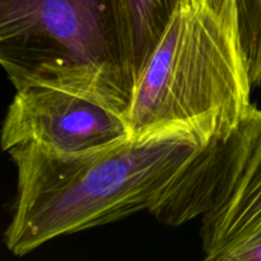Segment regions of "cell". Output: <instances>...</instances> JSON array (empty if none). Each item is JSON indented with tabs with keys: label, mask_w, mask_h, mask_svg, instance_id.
<instances>
[{
	"label": "cell",
	"mask_w": 261,
	"mask_h": 261,
	"mask_svg": "<svg viewBox=\"0 0 261 261\" xmlns=\"http://www.w3.org/2000/svg\"><path fill=\"white\" fill-rule=\"evenodd\" d=\"M116 2L0 0V61L9 81L47 61L121 66Z\"/></svg>",
	"instance_id": "obj_5"
},
{
	"label": "cell",
	"mask_w": 261,
	"mask_h": 261,
	"mask_svg": "<svg viewBox=\"0 0 261 261\" xmlns=\"http://www.w3.org/2000/svg\"><path fill=\"white\" fill-rule=\"evenodd\" d=\"M247 54L250 58L251 66V79L254 87L261 86V0H259L256 19H255L254 30L251 37L247 43Z\"/></svg>",
	"instance_id": "obj_7"
},
{
	"label": "cell",
	"mask_w": 261,
	"mask_h": 261,
	"mask_svg": "<svg viewBox=\"0 0 261 261\" xmlns=\"http://www.w3.org/2000/svg\"><path fill=\"white\" fill-rule=\"evenodd\" d=\"M240 12H241V27L244 36L245 47H247L252 30H254L255 19H256L259 0H239Z\"/></svg>",
	"instance_id": "obj_9"
},
{
	"label": "cell",
	"mask_w": 261,
	"mask_h": 261,
	"mask_svg": "<svg viewBox=\"0 0 261 261\" xmlns=\"http://www.w3.org/2000/svg\"><path fill=\"white\" fill-rule=\"evenodd\" d=\"M213 140L206 130L176 124L82 152L35 144L8 150L17 189L5 246L23 256L58 237L152 213Z\"/></svg>",
	"instance_id": "obj_1"
},
{
	"label": "cell",
	"mask_w": 261,
	"mask_h": 261,
	"mask_svg": "<svg viewBox=\"0 0 261 261\" xmlns=\"http://www.w3.org/2000/svg\"><path fill=\"white\" fill-rule=\"evenodd\" d=\"M12 83L4 152L23 144L82 152L132 138L127 116L134 82L117 64L47 61Z\"/></svg>",
	"instance_id": "obj_3"
},
{
	"label": "cell",
	"mask_w": 261,
	"mask_h": 261,
	"mask_svg": "<svg viewBox=\"0 0 261 261\" xmlns=\"http://www.w3.org/2000/svg\"><path fill=\"white\" fill-rule=\"evenodd\" d=\"M252 88L239 0H180L133 87L130 135L188 124L226 140Z\"/></svg>",
	"instance_id": "obj_2"
},
{
	"label": "cell",
	"mask_w": 261,
	"mask_h": 261,
	"mask_svg": "<svg viewBox=\"0 0 261 261\" xmlns=\"http://www.w3.org/2000/svg\"><path fill=\"white\" fill-rule=\"evenodd\" d=\"M180 226L201 216L204 259L221 261L261 228V109L254 105L226 140H213L195 160L168 204Z\"/></svg>",
	"instance_id": "obj_4"
},
{
	"label": "cell",
	"mask_w": 261,
	"mask_h": 261,
	"mask_svg": "<svg viewBox=\"0 0 261 261\" xmlns=\"http://www.w3.org/2000/svg\"><path fill=\"white\" fill-rule=\"evenodd\" d=\"M180 0H117L115 33L120 64L137 81Z\"/></svg>",
	"instance_id": "obj_6"
},
{
	"label": "cell",
	"mask_w": 261,
	"mask_h": 261,
	"mask_svg": "<svg viewBox=\"0 0 261 261\" xmlns=\"http://www.w3.org/2000/svg\"><path fill=\"white\" fill-rule=\"evenodd\" d=\"M221 261H261V228L222 256Z\"/></svg>",
	"instance_id": "obj_8"
}]
</instances>
